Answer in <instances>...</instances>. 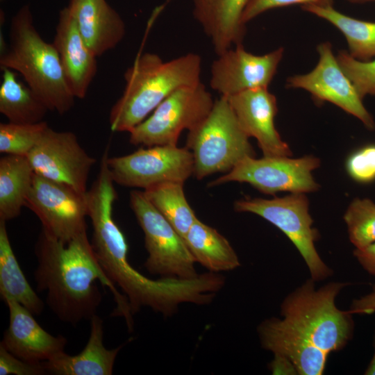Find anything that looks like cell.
Listing matches in <instances>:
<instances>
[{
	"instance_id": "obj_1",
	"label": "cell",
	"mask_w": 375,
	"mask_h": 375,
	"mask_svg": "<svg viewBox=\"0 0 375 375\" xmlns=\"http://www.w3.org/2000/svg\"><path fill=\"white\" fill-rule=\"evenodd\" d=\"M35 251L37 290L46 292L48 307L60 321L76 326L97 314L103 297L97 285L99 281L114 296L115 314L124 317L128 328L132 330L129 303L105 273L87 231L63 242L42 229Z\"/></svg>"
},
{
	"instance_id": "obj_2",
	"label": "cell",
	"mask_w": 375,
	"mask_h": 375,
	"mask_svg": "<svg viewBox=\"0 0 375 375\" xmlns=\"http://www.w3.org/2000/svg\"><path fill=\"white\" fill-rule=\"evenodd\" d=\"M201 65L194 53L169 61L153 53L139 55L124 73V90L110 112L111 131L129 133L175 90L201 82Z\"/></svg>"
},
{
	"instance_id": "obj_3",
	"label": "cell",
	"mask_w": 375,
	"mask_h": 375,
	"mask_svg": "<svg viewBox=\"0 0 375 375\" xmlns=\"http://www.w3.org/2000/svg\"><path fill=\"white\" fill-rule=\"evenodd\" d=\"M0 67L21 74L49 111L63 115L74 106L76 98L67 83L58 53L53 42L45 41L35 28L28 6L22 7L11 20L9 43L1 51Z\"/></svg>"
},
{
	"instance_id": "obj_4",
	"label": "cell",
	"mask_w": 375,
	"mask_h": 375,
	"mask_svg": "<svg viewBox=\"0 0 375 375\" xmlns=\"http://www.w3.org/2000/svg\"><path fill=\"white\" fill-rule=\"evenodd\" d=\"M312 278L290 294L281 305L283 319L326 353L341 349L350 339L351 313L335 306L345 283L333 282L315 289Z\"/></svg>"
},
{
	"instance_id": "obj_5",
	"label": "cell",
	"mask_w": 375,
	"mask_h": 375,
	"mask_svg": "<svg viewBox=\"0 0 375 375\" xmlns=\"http://www.w3.org/2000/svg\"><path fill=\"white\" fill-rule=\"evenodd\" d=\"M249 138L228 99L221 96L206 118L189 131L186 147L192 153L193 175L202 179L212 174L227 173L245 157H254Z\"/></svg>"
},
{
	"instance_id": "obj_6",
	"label": "cell",
	"mask_w": 375,
	"mask_h": 375,
	"mask_svg": "<svg viewBox=\"0 0 375 375\" xmlns=\"http://www.w3.org/2000/svg\"><path fill=\"white\" fill-rule=\"evenodd\" d=\"M130 206L144 234L146 269L165 278L192 279L197 262L183 238L149 201L143 191L130 192Z\"/></svg>"
},
{
	"instance_id": "obj_7",
	"label": "cell",
	"mask_w": 375,
	"mask_h": 375,
	"mask_svg": "<svg viewBox=\"0 0 375 375\" xmlns=\"http://www.w3.org/2000/svg\"><path fill=\"white\" fill-rule=\"evenodd\" d=\"M214 102L201 82L181 87L129 132L130 143L144 147L177 145L181 132L189 131L201 122Z\"/></svg>"
},
{
	"instance_id": "obj_8",
	"label": "cell",
	"mask_w": 375,
	"mask_h": 375,
	"mask_svg": "<svg viewBox=\"0 0 375 375\" xmlns=\"http://www.w3.org/2000/svg\"><path fill=\"white\" fill-rule=\"evenodd\" d=\"M308 200L304 193H291L272 199L261 198L238 200V212L254 213L279 228L291 240L303 257L314 281L323 280L331 274L315 247L317 231L312 227Z\"/></svg>"
},
{
	"instance_id": "obj_9",
	"label": "cell",
	"mask_w": 375,
	"mask_h": 375,
	"mask_svg": "<svg viewBox=\"0 0 375 375\" xmlns=\"http://www.w3.org/2000/svg\"><path fill=\"white\" fill-rule=\"evenodd\" d=\"M319 165V160L312 156L299 158L263 156L259 159L247 156L226 174L211 181L208 186L240 182L249 183L267 194L281 191L305 194L318 189L312 172Z\"/></svg>"
},
{
	"instance_id": "obj_10",
	"label": "cell",
	"mask_w": 375,
	"mask_h": 375,
	"mask_svg": "<svg viewBox=\"0 0 375 375\" xmlns=\"http://www.w3.org/2000/svg\"><path fill=\"white\" fill-rule=\"evenodd\" d=\"M128 155L109 157L107 163L115 183L145 190L164 182H184L194 173V160L187 147L156 145Z\"/></svg>"
},
{
	"instance_id": "obj_11",
	"label": "cell",
	"mask_w": 375,
	"mask_h": 375,
	"mask_svg": "<svg viewBox=\"0 0 375 375\" xmlns=\"http://www.w3.org/2000/svg\"><path fill=\"white\" fill-rule=\"evenodd\" d=\"M25 206L39 218L42 229L63 242L87 231V192L35 174Z\"/></svg>"
},
{
	"instance_id": "obj_12",
	"label": "cell",
	"mask_w": 375,
	"mask_h": 375,
	"mask_svg": "<svg viewBox=\"0 0 375 375\" xmlns=\"http://www.w3.org/2000/svg\"><path fill=\"white\" fill-rule=\"evenodd\" d=\"M26 157L35 174L81 192L88 191L89 174L96 159L81 147L74 133L49 126Z\"/></svg>"
},
{
	"instance_id": "obj_13",
	"label": "cell",
	"mask_w": 375,
	"mask_h": 375,
	"mask_svg": "<svg viewBox=\"0 0 375 375\" xmlns=\"http://www.w3.org/2000/svg\"><path fill=\"white\" fill-rule=\"evenodd\" d=\"M319 61L309 73L290 76L286 86L308 91L317 102L328 101L357 117L369 130L375 122L353 85L340 67L329 42L317 47Z\"/></svg>"
},
{
	"instance_id": "obj_14",
	"label": "cell",
	"mask_w": 375,
	"mask_h": 375,
	"mask_svg": "<svg viewBox=\"0 0 375 375\" xmlns=\"http://www.w3.org/2000/svg\"><path fill=\"white\" fill-rule=\"evenodd\" d=\"M280 47L264 55L247 51L242 44L224 51L211 67L210 87L221 96L228 97L258 88H267L283 58Z\"/></svg>"
},
{
	"instance_id": "obj_15",
	"label": "cell",
	"mask_w": 375,
	"mask_h": 375,
	"mask_svg": "<svg viewBox=\"0 0 375 375\" xmlns=\"http://www.w3.org/2000/svg\"><path fill=\"white\" fill-rule=\"evenodd\" d=\"M245 133L257 140L264 156H290L291 151L275 128L276 97L267 88L248 90L226 97Z\"/></svg>"
},
{
	"instance_id": "obj_16",
	"label": "cell",
	"mask_w": 375,
	"mask_h": 375,
	"mask_svg": "<svg viewBox=\"0 0 375 375\" xmlns=\"http://www.w3.org/2000/svg\"><path fill=\"white\" fill-rule=\"evenodd\" d=\"M9 323L0 343L14 356L31 362L48 361L65 352L67 339L46 331L28 310L10 299L5 302Z\"/></svg>"
},
{
	"instance_id": "obj_17",
	"label": "cell",
	"mask_w": 375,
	"mask_h": 375,
	"mask_svg": "<svg viewBox=\"0 0 375 375\" xmlns=\"http://www.w3.org/2000/svg\"><path fill=\"white\" fill-rule=\"evenodd\" d=\"M53 44L71 92L76 99L85 98L97 72V56L85 42L67 7L59 12Z\"/></svg>"
},
{
	"instance_id": "obj_18",
	"label": "cell",
	"mask_w": 375,
	"mask_h": 375,
	"mask_svg": "<svg viewBox=\"0 0 375 375\" xmlns=\"http://www.w3.org/2000/svg\"><path fill=\"white\" fill-rule=\"evenodd\" d=\"M258 333L262 347L274 356L288 360L298 374H323L328 354L284 319L265 320L259 325Z\"/></svg>"
},
{
	"instance_id": "obj_19",
	"label": "cell",
	"mask_w": 375,
	"mask_h": 375,
	"mask_svg": "<svg viewBox=\"0 0 375 375\" xmlns=\"http://www.w3.org/2000/svg\"><path fill=\"white\" fill-rule=\"evenodd\" d=\"M67 8L97 57L115 49L125 36L124 22L106 0H69Z\"/></svg>"
},
{
	"instance_id": "obj_20",
	"label": "cell",
	"mask_w": 375,
	"mask_h": 375,
	"mask_svg": "<svg viewBox=\"0 0 375 375\" xmlns=\"http://www.w3.org/2000/svg\"><path fill=\"white\" fill-rule=\"evenodd\" d=\"M251 0H192L193 15L210 39L218 56L242 44L244 10Z\"/></svg>"
},
{
	"instance_id": "obj_21",
	"label": "cell",
	"mask_w": 375,
	"mask_h": 375,
	"mask_svg": "<svg viewBox=\"0 0 375 375\" xmlns=\"http://www.w3.org/2000/svg\"><path fill=\"white\" fill-rule=\"evenodd\" d=\"M90 333L83 349L76 355L65 352L43 362L47 374L56 375H111L122 345L108 349L103 344V322L95 314L90 319Z\"/></svg>"
},
{
	"instance_id": "obj_22",
	"label": "cell",
	"mask_w": 375,
	"mask_h": 375,
	"mask_svg": "<svg viewBox=\"0 0 375 375\" xmlns=\"http://www.w3.org/2000/svg\"><path fill=\"white\" fill-rule=\"evenodd\" d=\"M184 240L196 262L209 272H227L240 265L239 258L228 240L198 218Z\"/></svg>"
},
{
	"instance_id": "obj_23",
	"label": "cell",
	"mask_w": 375,
	"mask_h": 375,
	"mask_svg": "<svg viewBox=\"0 0 375 375\" xmlns=\"http://www.w3.org/2000/svg\"><path fill=\"white\" fill-rule=\"evenodd\" d=\"M34 175L26 156L4 154L0 158V220L7 222L20 215Z\"/></svg>"
},
{
	"instance_id": "obj_24",
	"label": "cell",
	"mask_w": 375,
	"mask_h": 375,
	"mask_svg": "<svg viewBox=\"0 0 375 375\" xmlns=\"http://www.w3.org/2000/svg\"><path fill=\"white\" fill-rule=\"evenodd\" d=\"M0 220V296L3 301L14 300L33 315H40L44 303L24 276L12 250L6 228Z\"/></svg>"
},
{
	"instance_id": "obj_25",
	"label": "cell",
	"mask_w": 375,
	"mask_h": 375,
	"mask_svg": "<svg viewBox=\"0 0 375 375\" xmlns=\"http://www.w3.org/2000/svg\"><path fill=\"white\" fill-rule=\"evenodd\" d=\"M1 70L0 112L12 123L34 124L44 121L49 110L40 97L17 78L16 72L9 69Z\"/></svg>"
},
{
	"instance_id": "obj_26",
	"label": "cell",
	"mask_w": 375,
	"mask_h": 375,
	"mask_svg": "<svg viewBox=\"0 0 375 375\" xmlns=\"http://www.w3.org/2000/svg\"><path fill=\"white\" fill-rule=\"evenodd\" d=\"M302 9L328 22L344 35L349 53L360 61H369L375 57V22L347 16L333 6L308 5Z\"/></svg>"
},
{
	"instance_id": "obj_27",
	"label": "cell",
	"mask_w": 375,
	"mask_h": 375,
	"mask_svg": "<svg viewBox=\"0 0 375 375\" xmlns=\"http://www.w3.org/2000/svg\"><path fill=\"white\" fill-rule=\"evenodd\" d=\"M143 193L184 239L197 217L185 198L183 183L164 182L144 190Z\"/></svg>"
},
{
	"instance_id": "obj_28",
	"label": "cell",
	"mask_w": 375,
	"mask_h": 375,
	"mask_svg": "<svg viewBox=\"0 0 375 375\" xmlns=\"http://www.w3.org/2000/svg\"><path fill=\"white\" fill-rule=\"evenodd\" d=\"M349 238L356 249L375 242V203L369 199H354L344 215Z\"/></svg>"
},
{
	"instance_id": "obj_29",
	"label": "cell",
	"mask_w": 375,
	"mask_h": 375,
	"mask_svg": "<svg viewBox=\"0 0 375 375\" xmlns=\"http://www.w3.org/2000/svg\"><path fill=\"white\" fill-rule=\"evenodd\" d=\"M49 126L44 122L34 124H0V152L27 156Z\"/></svg>"
},
{
	"instance_id": "obj_30",
	"label": "cell",
	"mask_w": 375,
	"mask_h": 375,
	"mask_svg": "<svg viewBox=\"0 0 375 375\" xmlns=\"http://www.w3.org/2000/svg\"><path fill=\"white\" fill-rule=\"evenodd\" d=\"M335 56L340 67L362 99L367 95H375V58L360 61L345 50L340 51Z\"/></svg>"
},
{
	"instance_id": "obj_31",
	"label": "cell",
	"mask_w": 375,
	"mask_h": 375,
	"mask_svg": "<svg viewBox=\"0 0 375 375\" xmlns=\"http://www.w3.org/2000/svg\"><path fill=\"white\" fill-rule=\"evenodd\" d=\"M346 169L349 176L360 183L375 181V144L365 145L347 158Z\"/></svg>"
},
{
	"instance_id": "obj_32",
	"label": "cell",
	"mask_w": 375,
	"mask_h": 375,
	"mask_svg": "<svg viewBox=\"0 0 375 375\" xmlns=\"http://www.w3.org/2000/svg\"><path fill=\"white\" fill-rule=\"evenodd\" d=\"M334 0H251L244 11L242 22L246 24L257 16L271 9L291 5L333 6Z\"/></svg>"
},
{
	"instance_id": "obj_33",
	"label": "cell",
	"mask_w": 375,
	"mask_h": 375,
	"mask_svg": "<svg viewBox=\"0 0 375 375\" xmlns=\"http://www.w3.org/2000/svg\"><path fill=\"white\" fill-rule=\"evenodd\" d=\"M47 374L44 362L25 361L0 344V375H42Z\"/></svg>"
},
{
	"instance_id": "obj_34",
	"label": "cell",
	"mask_w": 375,
	"mask_h": 375,
	"mask_svg": "<svg viewBox=\"0 0 375 375\" xmlns=\"http://www.w3.org/2000/svg\"><path fill=\"white\" fill-rule=\"evenodd\" d=\"M360 265L370 274L375 276V242L353 251Z\"/></svg>"
},
{
	"instance_id": "obj_35",
	"label": "cell",
	"mask_w": 375,
	"mask_h": 375,
	"mask_svg": "<svg viewBox=\"0 0 375 375\" xmlns=\"http://www.w3.org/2000/svg\"><path fill=\"white\" fill-rule=\"evenodd\" d=\"M349 312L351 314L367 315L375 312V284L372 285L369 294L353 301Z\"/></svg>"
},
{
	"instance_id": "obj_36",
	"label": "cell",
	"mask_w": 375,
	"mask_h": 375,
	"mask_svg": "<svg viewBox=\"0 0 375 375\" xmlns=\"http://www.w3.org/2000/svg\"><path fill=\"white\" fill-rule=\"evenodd\" d=\"M374 349H375V344H374ZM365 374L367 375H375V351H374V356L367 369H366Z\"/></svg>"
},
{
	"instance_id": "obj_37",
	"label": "cell",
	"mask_w": 375,
	"mask_h": 375,
	"mask_svg": "<svg viewBox=\"0 0 375 375\" xmlns=\"http://www.w3.org/2000/svg\"><path fill=\"white\" fill-rule=\"evenodd\" d=\"M350 2L353 3H365V2H369V1H375V0H347Z\"/></svg>"
}]
</instances>
